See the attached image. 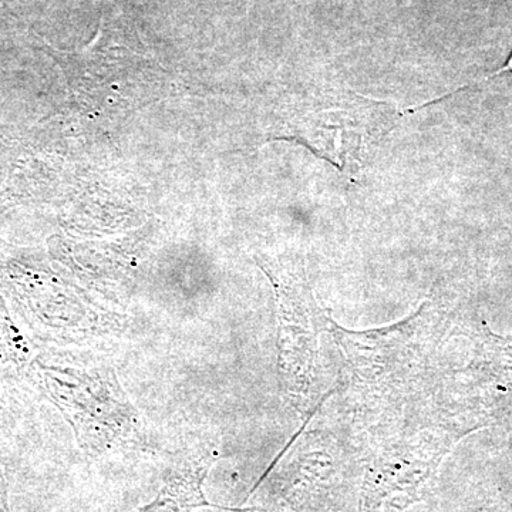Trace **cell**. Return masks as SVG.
I'll use <instances>...</instances> for the list:
<instances>
[{"label": "cell", "instance_id": "1", "mask_svg": "<svg viewBox=\"0 0 512 512\" xmlns=\"http://www.w3.org/2000/svg\"><path fill=\"white\" fill-rule=\"evenodd\" d=\"M39 367L47 392L82 446L110 447L137 436L138 414L109 365L52 357Z\"/></svg>", "mask_w": 512, "mask_h": 512}, {"label": "cell", "instance_id": "2", "mask_svg": "<svg viewBox=\"0 0 512 512\" xmlns=\"http://www.w3.org/2000/svg\"><path fill=\"white\" fill-rule=\"evenodd\" d=\"M507 72H511L512 73V56H511V59L508 60V63L505 64L503 69L498 70V72H495V73L491 74V76H498V74L507 73Z\"/></svg>", "mask_w": 512, "mask_h": 512}]
</instances>
